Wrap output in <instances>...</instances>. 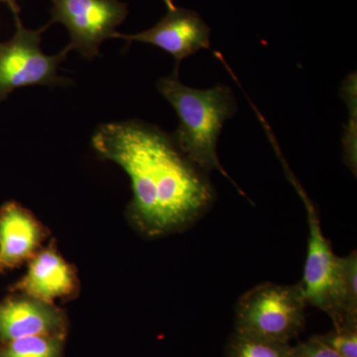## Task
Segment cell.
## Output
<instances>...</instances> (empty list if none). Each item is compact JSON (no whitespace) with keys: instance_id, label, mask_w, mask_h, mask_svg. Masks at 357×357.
Here are the masks:
<instances>
[{"instance_id":"cell-5","label":"cell","mask_w":357,"mask_h":357,"mask_svg":"<svg viewBox=\"0 0 357 357\" xmlns=\"http://www.w3.org/2000/svg\"><path fill=\"white\" fill-rule=\"evenodd\" d=\"M15 22L13 38L0 43V102L17 89L66 84L64 77L58 76V70L70 49L66 47L54 56L46 55L41 49V34L50 24L30 30L23 27L20 17Z\"/></svg>"},{"instance_id":"cell-3","label":"cell","mask_w":357,"mask_h":357,"mask_svg":"<svg viewBox=\"0 0 357 357\" xmlns=\"http://www.w3.org/2000/svg\"><path fill=\"white\" fill-rule=\"evenodd\" d=\"M307 306L300 283L260 284L237 303L234 332L290 344L304 328Z\"/></svg>"},{"instance_id":"cell-9","label":"cell","mask_w":357,"mask_h":357,"mask_svg":"<svg viewBox=\"0 0 357 357\" xmlns=\"http://www.w3.org/2000/svg\"><path fill=\"white\" fill-rule=\"evenodd\" d=\"M44 234L36 218L20 204L9 202L0 210V271L31 260Z\"/></svg>"},{"instance_id":"cell-16","label":"cell","mask_w":357,"mask_h":357,"mask_svg":"<svg viewBox=\"0 0 357 357\" xmlns=\"http://www.w3.org/2000/svg\"><path fill=\"white\" fill-rule=\"evenodd\" d=\"M0 2H3L9 7L13 11L14 18L20 17V7L18 6V0H0Z\"/></svg>"},{"instance_id":"cell-11","label":"cell","mask_w":357,"mask_h":357,"mask_svg":"<svg viewBox=\"0 0 357 357\" xmlns=\"http://www.w3.org/2000/svg\"><path fill=\"white\" fill-rule=\"evenodd\" d=\"M64 335H32L2 342L0 357H61Z\"/></svg>"},{"instance_id":"cell-1","label":"cell","mask_w":357,"mask_h":357,"mask_svg":"<svg viewBox=\"0 0 357 357\" xmlns=\"http://www.w3.org/2000/svg\"><path fill=\"white\" fill-rule=\"evenodd\" d=\"M96 153L121 167L132 185L131 218L144 234L163 236L203 217L215 199L206 171L176 144L172 134L139 121L110 122L91 139Z\"/></svg>"},{"instance_id":"cell-6","label":"cell","mask_w":357,"mask_h":357,"mask_svg":"<svg viewBox=\"0 0 357 357\" xmlns=\"http://www.w3.org/2000/svg\"><path fill=\"white\" fill-rule=\"evenodd\" d=\"M52 23H62L70 32L68 48L84 58L100 54L105 40L115 38L116 28L128 15V6L119 0H51Z\"/></svg>"},{"instance_id":"cell-2","label":"cell","mask_w":357,"mask_h":357,"mask_svg":"<svg viewBox=\"0 0 357 357\" xmlns=\"http://www.w3.org/2000/svg\"><path fill=\"white\" fill-rule=\"evenodd\" d=\"M157 89L178 115V128L172 136L181 151L206 173L218 171L244 195L223 169L217 152L223 126L236 112L231 89L222 84L208 89H192L181 83L178 73L162 77Z\"/></svg>"},{"instance_id":"cell-15","label":"cell","mask_w":357,"mask_h":357,"mask_svg":"<svg viewBox=\"0 0 357 357\" xmlns=\"http://www.w3.org/2000/svg\"><path fill=\"white\" fill-rule=\"evenodd\" d=\"M288 357H342L319 337L314 335L304 342L291 347Z\"/></svg>"},{"instance_id":"cell-8","label":"cell","mask_w":357,"mask_h":357,"mask_svg":"<svg viewBox=\"0 0 357 357\" xmlns=\"http://www.w3.org/2000/svg\"><path fill=\"white\" fill-rule=\"evenodd\" d=\"M65 317L53 304L24 296L0 303V340L64 335Z\"/></svg>"},{"instance_id":"cell-7","label":"cell","mask_w":357,"mask_h":357,"mask_svg":"<svg viewBox=\"0 0 357 357\" xmlns=\"http://www.w3.org/2000/svg\"><path fill=\"white\" fill-rule=\"evenodd\" d=\"M115 38L153 45L172 55L176 61L175 73L184 59L201 49H211V28L196 11L176 7L153 27L137 34L117 32Z\"/></svg>"},{"instance_id":"cell-4","label":"cell","mask_w":357,"mask_h":357,"mask_svg":"<svg viewBox=\"0 0 357 357\" xmlns=\"http://www.w3.org/2000/svg\"><path fill=\"white\" fill-rule=\"evenodd\" d=\"M290 181L304 202L309 222L307 259L301 287L307 305L325 312L335 328L349 318L342 289V257L333 253L330 241L321 230L316 208L304 189L295 178Z\"/></svg>"},{"instance_id":"cell-13","label":"cell","mask_w":357,"mask_h":357,"mask_svg":"<svg viewBox=\"0 0 357 357\" xmlns=\"http://www.w3.org/2000/svg\"><path fill=\"white\" fill-rule=\"evenodd\" d=\"M319 337L340 356L357 357V317L345 319L332 332Z\"/></svg>"},{"instance_id":"cell-10","label":"cell","mask_w":357,"mask_h":357,"mask_svg":"<svg viewBox=\"0 0 357 357\" xmlns=\"http://www.w3.org/2000/svg\"><path fill=\"white\" fill-rule=\"evenodd\" d=\"M76 287L74 271L54 249L37 252L30 260L27 273L16 286L26 296L53 304L73 293Z\"/></svg>"},{"instance_id":"cell-14","label":"cell","mask_w":357,"mask_h":357,"mask_svg":"<svg viewBox=\"0 0 357 357\" xmlns=\"http://www.w3.org/2000/svg\"><path fill=\"white\" fill-rule=\"evenodd\" d=\"M342 289L347 316L357 317V255L352 251L342 257Z\"/></svg>"},{"instance_id":"cell-17","label":"cell","mask_w":357,"mask_h":357,"mask_svg":"<svg viewBox=\"0 0 357 357\" xmlns=\"http://www.w3.org/2000/svg\"><path fill=\"white\" fill-rule=\"evenodd\" d=\"M164 3L168 8V10H173L176 8L175 4H174L173 0H163Z\"/></svg>"},{"instance_id":"cell-12","label":"cell","mask_w":357,"mask_h":357,"mask_svg":"<svg viewBox=\"0 0 357 357\" xmlns=\"http://www.w3.org/2000/svg\"><path fill=\"white\" fill-rule=\"evenodd\" d=\"M292 345L234 332L227 345V357H288Z\"/></svg>"}]
</instances>
